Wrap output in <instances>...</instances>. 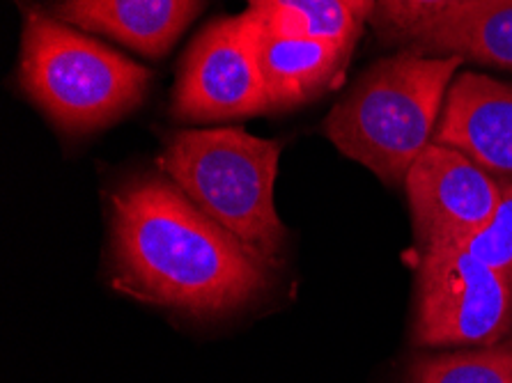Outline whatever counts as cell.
I'll return each instance as SVG.
<instances>
[{"mask_svg":"<svg viewBox=\"0 0 512 383\" xmlns=\"http://www.w3.org/2000/svg\"><path fill=\"white\" fill-rule=\"evenodd\" d=\"M111 230L115 287L136 299L219 317L271 285V264L164 177L134 179L115 191Z\"/></svg>","mask_w":512,"mask_h":383,"instance_id":"1","label":"cell"},{"mask_svg":"<svg viewBox=\"0 0 512 383\" xmlns=\"http://www.w3.org/2000/svg\"><path fill=\"white\" fill-rule=\"evenodd\" d=\"M460 56L405 49L377 62L327 115L324 131L349 159L382 182H405L411 163L434 140Z\"/></svg>","mask_w":512,"mask_h":383,"instance_id":"2","label":"cell"},{"mask_svg":"<svg viewBox=\"0 0 512 383\" xmlns=\"http://www.w3.org/2000/svg\"><path fill=\"white\" fill-rule=\"evenodd\" d=\"M278 156L281 145L274 140L223 127L182 131L159 163L193 205L276 267L285 246L274 205Z\"/></svg>","mask_w":512,"mask_h":383,"instance_id":"3","label":"cell"},{"mask_svg":"<svg viewBox=\"0 0 512 383\" xmlns=\"http://www.w3.org/2000/svg\"><path fill=\"white\" fill-rule=\"evenodd\" d=\"M150 69L67 23L28 12L21 42V85L56 127L85 134L141 104Z\"/></svg>","mask_w":512,"mask_h":383,"instance_id":"4","label":"cell"},{"mask_svg":"<svg viewBox=\"0 0 512 383\" xmlns=\"http://www.w3.org/2000/svg\"><path fill=\"white\" fill-rule=\"evenodd\" d=\"M512 331V280L462 246L418 250L414 340L421 347H492Z\"/></svg>","mask_w":512,"mask_h":383,"instance_id":"5","label":"cell"},{"mask_svg":"<svg viewBox=\"0 0 512 383\" xmlns=\"http://www.w3.org/2000/svg\"><path fill=\"white\" fill-rule=\"evenodd\" d=\"M269 111L251 12L212 21L193 39L173 92L180 122L242 120Z\"/></svg>","mask_w":512,"mask_h":383,"instance_id":"6","label":"cell"},{"mask_svg":"<svg viewBox=\"0 0 512 383\" xmlns=\"http://www.w3.org/2000/svg\"><path fill=\"white\" fill-rule=\"evenodd\" d=\"M402 184L418 250L462 246L490 221L503 191V179L434 140L411 163Z\"/></svg>","mask_w":512,"mask_h":383,"instance_id":"7","label":"cell"},{"mask_svg":"<svg viewBox=\"0 0 512 383\" xmlns=\"http://www.w3.org/2000/svg\"><path fill=\"white\" fill-rule=\"evenodd\" d=\"M434 143L455 147L487 173L512 182V83L473 72L455 76Z\"/></svg>","mask_w":512,"mask_h":383,"instance_id":"8","label":"cell"},{"mask_svg":"<svg viewBox=\"0 0 512 383\" xmlns=\"http://www.w3.org/2000/svg\"><path fill=\"white\" fill-rule=\"evenodd\" d=\"M198 10L200 0H65L56 19L159 58L173 49Z\"/></svg>","mask_w":512,"mask_h":383,"instance_id":"9","label":"cell"},{"mask_svg":"<svg viewBox=\"0 0 512 383\" xmlns=\"http://www.w3.org/2000/svg\"><path fill=\"white\" fill-rule=\"evenodd\" d=\"M349 53L352 46L347 44L317 37H283L258 26V62L269 111L304 106L331 90L345 74Z\"/></svg>","mask_w":512,"mask_h":383,"instance_id":"10","label":"cell"},{"mask_svg":"<svg viewBox=\"0 0 512 383\" xmlns=\"http://www.w3.org/2000/svg\"><path fill=\"white\" fill-rule=\"evenodd\" d=\"M421 56H460L512 72V0H473L407 39Z\"/></svg>","mask_w":512,"mask_h":383,"instance_id":"11","label":"cell"},{"mask_svg":"<svg viewBox=\"0 0 512 383\" xmlns=\"http://www.w3.org/2000/svg\"><path fill=\"white\" fill-rule=\"evenodd\" d=\"M409 383H512V342L421 358L411 365Z\"/></svg>","mask_w":512,"mask_h":383,"instance_id":"12","label":"cell"},{"mask_svg":"<svg viewBox=\"0 0 512 383\" xmlns=\"http://www.w3.org/2000/svg\"><path fill=\"white\" fill-rule=\"evenodd\" d=\"M255 5L287 10L306 23L308 35L329 42L354 46L361 21L349 12L343 0H258Z\"/></svg>","mask_w":512,"mask_h":383,"instance_id":"13","label":"cell"},{"mask_svg":"<svg viewBox=\"0 0 512 383\" xmlns=\"http://www.w3.org/2000/svg\"><path fill=\"white\" fill-rule=\"evenodd\" d=\"M462 248L512 280V182H503L492 218L476 234H471Z\"/></svg>","mask_w":512,"mask_h":383,"instance_id":"14","label":"cell"},{"mask_svg":"<svg viewBox=\"0 0 512 383\" xmlns=\"http://www.w3.org/2000/svg\"><path fill=\"white\" fill-rule=\"evenodd\" d=\"M467 3H473V0H377L372 19L379 30L407 42L411 35L434 19Z\"/></svg>","mask_w":512,"mask_h":383,"instance_id":"15","label":"cell"},{"mask_svg":"<svg viewBox=\"0 0 512 383\" xmlns=\"http://www.w3.org/2000/svg\"><path fill=\"white\" fill-rule=\"evenodd\" d=\"M343 3L349 7V12H352L354 17L363 23L372 17L377 0H343Z\"/></svg>","mask_w":512,"mask_h":383,"instance_id":"16","label":"cell"},{"mask_svg":"<svg viewBox=\"0 0 512 383\" xmlns=\"http://www.w3.org/2000/svg\"><path fill=\"white\" fill-rule=\"evenodd\" d=\"M255 3H258V0H248V5H255Z\"/></svg>","mask_w":512,"mask_h":383,"instance_id":"17","label":"cell"}]
</instances>
